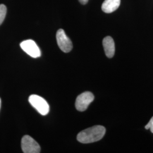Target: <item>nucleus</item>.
Segmentation results:
<instances>
[{
  "mask_svg": "<svg viewBox=\"0 0 153 153\" xmlns=\"http://www.w3.org/2000/svg\"><path fill=\"white\" fill-rule=\"evenodd\" d=\"M121 0H105L102 5V10L105 13L116 10L120 5Z\"/></svg>",
  "mask_w": 153,
  "mask_h": 153,
  "instance_id": "nucleus-8",
  "label": "nucleus"
},
{
  "mask_svg": "<svg viewBox=\"0 0 153 153\" xmlns=\"http://www.w3.org/2000/svg\"><path fill=\"white\" fill-rule=\"evenodd\" d=\"M20 46L26 53L33 58H38L41 56V52L36 43L31 39L23 41Z\"/></svg>",
  "mask_w": 153,
  "mask_h": 153,
  "instance_id": "nucleus-6",
  "label": "nucleus"
},
{
  "mask_svg": "<svg viewBox=\"0 0 153 153\" xmlns=\"http://www.w3.org/2000/svg\"><path fill=\"white\" fill-rule=\"evenodd\" d=\"M94 100V96L93 93L86 91L78 96L76 101V109L83 112L86 111L90 103Z\"/></svg>",
  "mask_w": 153,
  "mask_h": 153,
  "instance_id": "nucleus-4",
  "label": "nucleus"
},
{
  "mask_svg": "<svg viewBox=\"0 0 153 153\" xmlns=\"http://www.w3.org/2000/svg\"><path fill=\"white\" fill-rule=\"evenodd\" d=\"M21 146L23 153H39L40 152V147L38 142L28 135H26L22 138Z\"/></svg>",
  "mask_w": 153,
  "mask_h": 153,
  "instance_id": "nucleus-5",
  "label": "nucleus"
},
{
  "mask_svg": "<svg viewBox=\"0 0 153 153\" xmlns=\"http://www.w3.org/2000/svg\"><path fill=\"white\" fill-rule=\"evenodd\" d=\"M105 128L103 126H95L79 132L77 135V140L82 143L97 142L104 137Z\"/></svg>",
  "mask_w": 153,
  "mask_h": 153,
  "instance_id": "nucleus-1",
  "label": "nucleus"
},
{
  "mask_svg": "<svg viewBox=\"0 0 153 153\" xmlns=\"http://www.w3.org/2000/svg\"><path fill=\"white\" fill-rule=\"evenodd\" d=\"M28 101L34 108L37 110L41 115H46L49 111V106L44 98L37 95H31L30 96Z\"/></svg>",
  "mask_w": 153,
  "mask_h": 153,
  "instance_id": "nucleus-2",
  "label": "nucleus"
},
{
  "mask_svg": "<svg viewBox=\"0 0 153 153\" xmlns=\"http://www.w3.org/2000/svg\"><path fill=\"white\" fill-rule=\"evenodd\" d=\"M7 12V9L5 5L1 4L0 5V25L4 22Z\"/></svg>",
  "mask_w": 153,
  "mask_h": 153,
  "instance_id": "nucleus-9",
  "label": "nucleus"
},
{
  "mask_svg": "<svg viewBox=\"0 0 153 153\" xmlns=\"http://www.w3.org/2000/svg\"><path fill=\"white\" fill-rule=\"evenodd\" d=\"M1 99H0V108H1Z\"/></svg>",
  "mask_w": 153,
  "mask_h": 153,
  "instance_id": "nucleus-12",
  "label": "nucleus"
},
{
  "mask_svg": "<svg viewBox=\"0 0 153 153\" xmlns=\"http://www.w3.org/2000/svg\"><path fill=\"white\" fill-rule=\"evenodd\" d=\"M145 129H150V131L153 133V116L150 119V121L148 123V124L145 126Z\"/></svg>",
  "mask_w": 153,
  "mask_h": 153,
  "instance_id": "nucleus-10",
  "label": "nucleus"
},
{
  "mask_svg": "<svg viewBox=\"0 0 153 153\" xmlns=\"http://www.w3.org/2000/svg\"><path fill=\"white\" fill-rule=\"evenodd\" d=\"M56 40L60 49L65 53L71 52L73 48V44L64 30L59 29L56 33Z\"/></svg>",
  "mask_w": 153,
  "mask_h": 153,
  "instance_id": "nucleus-3",
  "label": "nucleus"
},
{
  "mask_svg": "<svg viewBox=\"0 0 153 153\" xmlns=\"http://www.w3.org/2000/svg\"><path fill=\"white\" fill-rule=\"evenodd\" d=\"M103 45L105 55L108 58H112L115 55V45L114 39L111 36H106L103 40Z\"/></svg>",
  "mask_w": 153,
  "mask_h": 153,
  "instance_id": "nucleus-7",
  "label": "nucleus"
},
{
  "mask_svg": "<svg viewBox=\"0 0 153 153\" xmlns=\"http://www.w3.org/2000/svg\"><path fill=\"white\" fill-rule=\"evenodd\" d=\"M79 1V2L81 4H82V5H85L88 3V0H78Z\"/></svg>",
  "mask_w": 153,
  "mask_h": 153,
  "instance_id": "nucleus-11",
  "label": "nucleus"
}]
</instances>
